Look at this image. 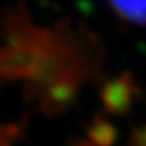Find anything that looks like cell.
Here are the masks:
<instances>
[{
	"mask_svg": "<svg viewBox=\"0 0 146 146\" xmlns=\"http://www.w3.org/2000/svg\"><path fill=\"white\" fill-rule=\"evenodd\" d=\"M129 143L131 146H146V124L138 126L132 131Z\"/></svg>",
	"mask_w": 146,
	"mask_h": 146,
	"instance_id": "cell-6",
	"label": "cell"
},
{
	"mask_svg": "<svg viewBox=\"0 0 146 146\" xmlns=\"http://www.w3.org/2000/svg\"><path fill=\"white\" fill-rule=\"evenodd\" d=\"M86 132L92 146H113L118 138L117 127L103 117L93 118Z\"/></svg>",
	"mask_w": 146,
	"mask_h": 146,
	"instance_id": "cell-3",
	"label": "cell"
},
{
	"mask_svg": "<svg viewBox=\"0 0 146 146\" xmlns=\"http://www.w3.org/2000/svg\"><path fill=\"white\" fill-rule=\"evenodd\" d=\"M22 134V126L19 123L0 124V146H13Z\"/></svg>",
	"mask_w": 146,
	"mask_h": 146,
	"instance_id": "cell-5",
	"label": "cell"
},
{
	"mask_svg": "<svg viewBox=\"0 0 146 146\" xmlns=\"http://www.w3.org/2000/svg\"><path fill=\"white\" fill-rule=\"evenodd\" d=\"M138 95L134 76L129 73L107 79L100 90L103 107L112 115H126L132 110Z\"/></svg>",
	"mask_w": 146,
	"mask_h": 146,
	"instance_id": "cell-2",
	"label": "cell"
},
{
	"mask_svg": "<svg viewBox=\"0 0 146 146\" xmlns=\"http://www.w3.org/2000/svg\"><path fill=\"white\" fill-rule=\"evenodd\" d=\"M96 48L70 27L34 25L19 6L5 16L0 44V84L22 81L42 101L56 93L78 95L95 72Z\"/></svg>",
	"mask_w": 146,
	"mask_h": 146,
	"instance_id": "cell-1",
	"label": "cell"
},
{
	"mask_svg": "<svg viewBox=\"0 0 146 146\" xmlns=\"http://www.w3.org/2000/svg\"><path fill=\"white\" fill-rule=\"evenodd\" d=\"M110 5L123 19L146 25V0H110Z\"/></svg>",
	"mask_w": 146,
	"mask_h": 146,
	"instance_id": "cell-4",
	"label": "cell"
}]
</instances>
